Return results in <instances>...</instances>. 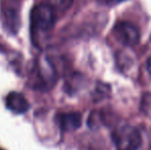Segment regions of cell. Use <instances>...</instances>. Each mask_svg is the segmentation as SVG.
Masks as SVG:
<instances>
[{"label": "cell", "instance_id": "7a4b0ae2", "mask_svg": "<svg viewBox=\"0 0 151 150\" xmlns=\"http://www.w3.org/2000/svg\"><path fill=\"white\" fill-rule=\"evenodd\" d=\"M111 138L117 150H139L142 145L141 134L131 124L116 126L112 132Z\"/></svg>", "mask_w": 151, "mask_h": 150}, {"label": "cell", "instance_id": "5b68a950", "mask_svg": "<svg viewBox=\"0 0 151 150\" xmlns=\"http://www.w3.org/2000/svg\"><path fill=\"white\" fill-rule=\"evenodd\" d=\"M60 128L65 132H72L81 126V115L77 112H67L59 115Z\"/></svg>", "mask_w": 151, "mask_h": 150}, {"label": "cell", "instance_id": "277c9868", "mask_svg": "<svg viewBox=\"0 0 151 150\" xmlns=\"http://www.w3.org/2000/svg\"><path fill=\"white\" fill-rule=\"evenodd\" d=\"M6 107L17 114H23L29 110V102L24 95L17 92H12L6 97Z\"/></svg>", "mask_w": 151, "mask_h": 150}, {"label": "cell", "instance_id": "8992f818", "mask_svg": "<svg viewBox=\"0 0 151 150\" xmlns=\"http://www.w3.org/2000/svg\"><path fill=\"white\" fill-rule=\"evenodd\" d=\"M54 10H66L73 4V0H50L48 3Z\"/></svg>", "mask_w": 151, "mask_h": 150}, {"label": "cell", "instance_id": "ba28073f", "mask_svg": "<svg viewBox=\"0 0 151 150\" xmlns=\"http://www.w3.org/2000/svg\"><path fill=\"white\" fill-rule=\"evenodd\" d=\"M117 1H122V0H117Z\"/></svg>", "mask_w": 151, "mask_h": 150}, {"label": "cell", "instance_id": "52a82bcc", "mask_svg": "<svg viewBox=\"0 0 151 150\" xmlns=\"http://www.w3.org/2000/svg\"><path fill=\"white\" fill-rule=\"evenodd\" d=\"M147 70L151 74V56L149 57V59H148V61H147Z\"/></svg>", "mask_w": 151, "mask_h": 150}, {"label": "cell", "instance_id": "9c48e42d", "mask_svg": "<svg viewBox=\"0 0 151 150\" xmlns=\"http://www.w3.org/2000/svg\"><path fill=\"white\" fill-rule=\"evenodd\" d=\"M0 150H3V149H0Z\"/></svg>", "mask_w": 151, "mask_h": 150}, {"label": "cell", "instance_id": "6da1fadb", "mask_svg": "<svg viewBox=\"0 0 151 150\" xmlns=\"http://www.w3.org/2000/svg\"><path fill=\"white\" fill-rule=\"evenodd\" d=\"M56 22V14L47 3H40L32 9L31 32L35 37L44 35L52 30Z\"/></svg>", "mask_w": 151, "mask_h": 150}, {"label": "cell", "instance_id": "3957f363", "mask_svg": "<svg viewBox=\"0 0 151 150\" xmlns=\"http://www.w3.org/2000/svg\"><path fill=\"white\" fill-rule=\"evenodd\" d=\"M112 33L118 42L127 46L136 45L140 40L139 29L132 23L125 22V21L117 23L114 26Z\"/></svg>", "mask_w": 151, "mask_h": 150}]
</instances>
